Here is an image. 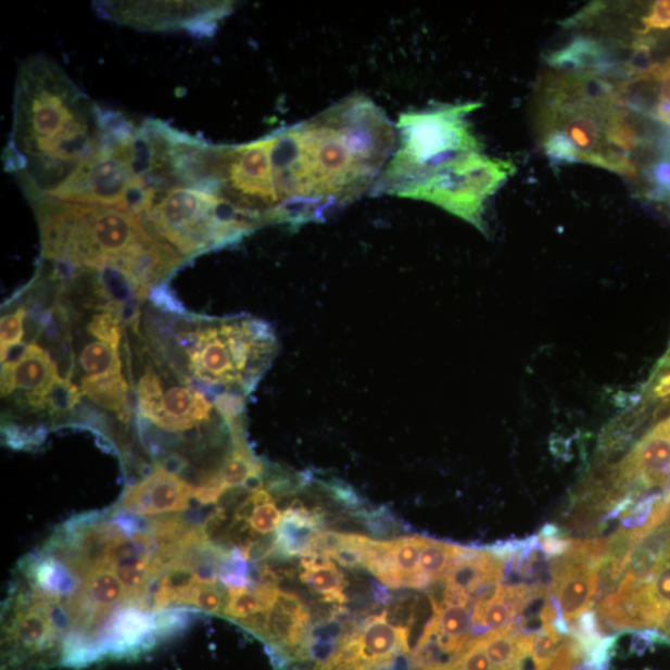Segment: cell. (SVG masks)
Listing matches in <instances>:
<instances>
[{
    "label": "cell",
    "mask_w": 670,
    "mask_h": 670,
    "mask_svg": "<svg viewBox=\"0 0 670 670\" xmlns=\"http://www.w3.org/2000/svg\"><path fill=\"white\" fill-rule=\"evenodd\" d=\"M257 142L275 222L298 228L327 220L372 190L395 152L397 134L367 96L352 94Z\"/></svg>",
    "instance_id": "1"
},
{
    "label": "cell",
    "mask_w": 670,
    "mask_h": 670,
    "mask_svg": "<svg viewBox=\"0 0 670 670\" xmlns=\"http://www.w3.org/2000/svg\"><path fill=\"white\" fill-rule=\"evenodd\" d=\"M104 111L54 61L42 55L25 61L4 163L30 202L54 194L98 152Z\"/></svg>",
    "instance_id": "2"
},
{
    "label": "cell",
    "mask_w": 670,
    "mask_h": 670,
    "mask_svg": "<svg viewBox=\"0 0 670 670\" xmlns=\"http://www.w3.org/2000/svg\"><path fill=\"white\" fill-rule=\"evenodd\" d=\"M39 224L43 258L73 267L124 273L161 238L143 217L118 208L40 198L30 202Z\"/></svg>",
    "instance_id": "3"
},
{
    "label": "cell",
    "mask_w": 670,
    "mask_h": 670,
    "mask_svg": "<svg viewBox=\"0 0 670 670\" xmlns=\"http://www.w3.org/2000/svg\"><path fill=\"white\" fill-rule=\"evenodd\" d=\"M191 376L216 396L246 397L275 359L278 341L266 321L248 316L203 319L181 333Z\"/></svg>",
    "instance_id": "4"
},
{
    "label": "cell",
    "mask_w": 670,
    "mask_h": 670,
    "mask_svg": "<svg viewBox=\"0 0 670 670\" xmlns=\"http://www.w3.org/2000/svg\"><path fill=\"white\" fill-rule=\"evenodd\" d=\"M480 108L481 103L469 102L403 113L395 126V152L371 193L405 198L434 173L481 152L482 144L468 119Z\"/></svg>",
    "instance_id": "5"
},
{
    "label": "cell",
    "mask_w": 670,
    "mask_h": 670,
    "mask_svg": "<svg viewBox=\"0 0 670 670\" xmlns=\"http://www.w3.org/2000/svg\"><path fill=\"white\" fill-rule=\"evenodd\" d=\"M143 219L156 237L186 258L235 245L258 229L228 200L189 187L172 188L156 195Z\"/></svg>",
    "instance_id": "6"
},
{
    "label": "cell",
    "mask_w": 670,
    "mask_h": 670,
    "mask_svg": "<svg viewBox=\"0 0 670 670\" xmlns=\"http://www.w3.org/2000/svg\"><path fill=\"white\" fill-rule=\"evenodd\" d=\"M515 173L511 162L475 152L433 174L405 198L438 205L484 231L486 202Z\"/></svg>",
    "instance_id": "7"
},
{
    "label": "cell",
    "mask_w": 670,
    "mask_h": 670,
    "mask_svg": "<svg viewBox=\"0 0 670 670\" xmlns=\"http://www.w3.org/2000/svg\"><path fill=\"white\" fill-rule=\"evenodd\" d=\"M106 20L142 30H187L213 35L232 3L225 2H115L96 5Z\"/></svg>",
    "instance_id": "8"
},
{
    "label": "cell",
    "mask_w": 670,
    "mask_h": 670,
    "mask_svg": "<svg viewBox=\"0 0 670 670\" xmlns=\"http://www.w3.org/2000/svg\"><path fill=\"white\" fill-rule=\"evenodd\" d=\"M50 355L37 344L17 345L2 365V396L25 391V396L48 394L59 378Z\"/></svg>",
    "instance_id": "9"
},
{
    "label": "cell",
    "mask_w": 670,
    "mask_h": 670,
    "mask_svg": "<svg viewBox=\"0 0 670 670\" xmlns=\"http://www.w3.org/2000/svg\"><path fill=\"white\" fill-rule=\"evenodd\" d=\"M217 408L194 387H173L163 394L156 410L146 421L164 432L181 433L211 424Z\"/></svg>",
    "instance_id": "10"
},
{
    "label": "cell",
    "mask_w": 670,
    "mask_h": 670,
    "mask_svg": "<svg viewBox=\"0 0 670 670\" xmlns=\"http://www.w3.org/2000/svg\"><path fill=\"white\" fill-rule=\"evenodd\" d=\"M324 513L308 508L302 498L294 497L290 507L283 511L281 523L276 530V554L285 559L308 556L313 541L321 527H325Z\"/></svg>",
    "instance_id": "11"
},
{
    "label": "cell",
    "mask_w": 670,
    "mask_h": 670,
    "mask_svg": "<svg viewBox=\"0 0 670 670\" xmlns=\"http://www.w3.org/2000/svg\"><path fill=\"white\" fill-rule=\"evenodd\" d=\"M300 570L303 584L324 596L327 603L339 606L346 603L344 576L329 556L318 553L304 556Z\"/></svg>",
    "instance_id": "12"
},
{
    "label": "cell",
    "mask_w": 670,
    "mask_h": 670,
    "mask_svg": "<svg viewBox=\"0 0 670 670\" xmlns=\"http://www.w3.org/2000/svg\"><path fill=\"white\" fill-rule=\"evenodd\" d=\"M81 393L94 404L115 413L122 422L129 421V389L124 372H113L104 377H85L81 382Z\"/></svg>",
    "instance_id": "13"
},
{
    "label": "cell",
    "mask_w": 670,
    "mask_h": 670,
    "mask_svg": "<svg viewBox=\"0 0 670 670\" xmlns=\"http://www.w3.org/2000/svg\"><path fill=\"white\" fill-rule=\"evenodd\" d=\"M424 536H404L390 541L391 558H393L396 587L428 589L431 581L420 571V554Z\"/></svg>",
    "instance_id": "14"
},
{
    "label": "cell",
    "mask_w": 670,
    "mask_h": 670,
    "mask_svg": "<svg viewBox=\"0 0 670 670\" xmlns=\"http://www.w3.org/2000/svg\"><path fill=\"white\" fill-rule=\"evenodd\" d=\"M549 63L556 67L569 69H603L606 65L605 50L594 40L579 38L549 58Z\"/></svg>",
    "instance_id": "15"
},
{
    "label": "cell",
    "mask_w": 670,
    "mask_h": 670,
    "mask_svg": "<svg viewBox=\"0 0 670 670\" xmlns=\"http://www.w3.org/2000/svg\"><path fill=\"white\" fill-rule=\"evenodd\" d=\"M465 552L464 546L432 541L424 538L420 554V571L425 578L431 581L446 577L452 565Z\"/></svg>",
    "instance_id": "16"
},
{
    "label": "cell",
    "mask_w": 670,
    "mask_h": 670,
    "mask_svg": "<svg viewBox=\"0 0 670 670\" xmlns=\"http://www.w3.org/2000/svg\"><path fill=\"white\" fill-rule=\"evenodd\" d=\"M81 368L87 377H104L122 371L119 351L104 342H92L80 355Z\"/></svg>",
    "instance_id": "17"
},
{
    "label": "cell",
    "mask_w": 670,
    "mask_h": 670,
    "mask_svg": "<svg viewBox=\"0 0 670 670\" xmlns=\"http://www.w3.org/2000/svg\"><path fill=\"white\" fill-rule=\"evenodd\" d=\"M640 580L662 615L665 629L670 620V559L657 565Z\"/></svg>",
    "instance_id": "18"
},
{
    "label": "cell",
    "mask_w": 670,
    "mask_h": 670,
    "mask_svg": "<svg viewBox=\"0 0 670 670\" xmlns=\"http://www.w3.org/2000/svg\"><path fill=\"white\" fill-rule=\"evenodd\" d=\"M562 634L554 622L546 623L541 633L535 634L532 658L538 670H546L554 663L556 652L560 647Z\"/></svg>",
    "instance_id": "19"
},
{
    "label": "cell",
    "mask_w": 670,
    "mask_h": 670,
    "mask_svg": "<svg viewBox=\"0 0 670 670\" xmlns=\"http://www.w3.org/2000/svg\"><path fill=\"white\" fill-rule=\"evenodd\" d=\"M80 400V391L67 379L59 377L48 395L47 412L51 416H65L73 412Z\"/></svg>",
    "instance_id": "20"
},
{
    "label": "cell",
    "mask_w": 670,
    "mask_h": 670,
    "mask_svg": "<svg viewBox=\"0 0 670 670\" xmlns=\"http://www.w3.org/2000/svg\"><path fill=\"white\" fill-rule=\"evenodd\" d=\"M26 317V309L24 307L17 308L11 315L2 318V325H0V339H2V363L7 359L8 353L13 347L21 345L23 337L25 334L24 324Z\"/></svg>",
    "instance_id": "21"
},
{
    "label": "cell",
    "mask_w": 670,
    "mask_h": 670,
    "mask_svg": "<svg viewBox=\"0 0 670 670\" xmlns=\"http://www.w3.org/2000/svg\"><path fill=\"white\" fill-rule=\"evenodd\" d=\"M589 659L584 646L571 634L564 639L554 659L555 670H571L573 667Z\"/></svg>",
    "instance_id": "22"
},
{
    "label": "cell",
    "mask_w": 670,
    "mask_h": 670,
    "mask_svg": "<svg viewBox=\"0 0 670 670\" xmlns=\"http://www.w3.org/2000/svg\"><path fill=\"white\" fill-rule=\"evenodd\" d=\"M663 498V495L652 494L634 504L628 517L622 520V529L634 530L645 527L656 509V504Z\"/></svg>",
    "instance_id": "23"
},
{
    "label": "cell",
    "mask_w": 670,
    "mask_h": 670,
    "mask_svg": "<svg viewBox=\"0 0 670 670\" xmlns=\"http://www.w3.org/2000/svg\"><path fill=\"white\" fill-rule=\"evenodd\" d=\"M643 34L650 30L670 29V0H660L652 5L649 13L643 17Z\"/></svg>",
    "instance_id": "24"
},
{
    "label": "cell",
    "mask_w": 670,
    "mask_h": 670,
    "mask_svg": "<svg viewBox=\"0 0 670 670\" xmlns=\"http://www.w3.org/2000/svg\"><path fill=\"white\" fill-rule=\"evenodd\" d=\"M650 179L657 186V193L670 194V161L663 160L657 162L650 168Z\"/></svg>",
    "instance_id": "25"
},
{
    "label": "cell",
    "mask_w": 670,
    "mask_h": 670,
    "mask_svg": "<svg viewBox=\"0 0 670 670\" xmlns=\"http://www.w3.org/2000/svg\"><path fill=\"white\" fill-rule=\"evenodd\" d=\"M659 84L660 100L670 103V67L666 64L663 65L662 74H660Z\"/></svg>",
    "instance_id": "26"
},
{
    "label": "cell",
    "mask_w": 670,
    "mask_h": 670,
    "mask_svg": "<svg viewBox=\"0 0 670 670\" xmlns=\"http://www.w3.org/2000/svg\"><path fill=\"white\" fill-rule=\"evenodd\" d=\"M571 670H598L597 666L591 659L582 660L579 665Z\"/></svg>",
    "instance_id": "27"
},
{
    "label": "cell",
    "mask_w": 670,
    "mask_h": 670,
    "mask_svg": "<svg viewBox=\"0 0 670 670\" xmlns=\"http://www.w3.org/2000/svg\"><path fill=\"white\" fill-rule=\"evenodd\" d=\"M666 65L670 67V59L667 61Z\"/></svg>",
    "instance_id": "28"
},
{
    "label": "cell",
    "mask_w": 670,
    "mask_h": 670,
    "mask_svg": "<svg viewBox=\"0 0 670 670\" xmlns=\"http://www.w3.org/2000/svg\"><path fill=\"white\" fill-rule=\"evenodd\" d=\"M668 127H670V121H669Z\"/></svg>",
    "instance_id": "29"
},
{
    "label": "cell",
    "mask_w": 670,
    "mask_h": 670,
    "mask_svg": "<svg viewBox=\"0 0 670 670\" xmlns=\"http://www.w3.org/2000/svg\"><path fill=\"white\" fill-rule=\"evenodd\" d=\"M553 670H555V669H553Z\"/></svg>",
    "instance_id": "30"
}]
</instances>
